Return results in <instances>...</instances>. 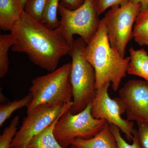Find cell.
Returning a JSON list of instances; mask_svg holds the SVG:
<instances>
[{
    "label": "cell",
    "instance_id": "obj_21",
    "mask_svg": "<svg viewBox=\"0 0 148 148\" xmlns=\"http://www.w3.org/2000/svg\"><path fill=\"white\" fill-rule=\"evenodd\" d=\"M110 128L115 138L118 148H141L139 144L138 136V131L134 130L133 137L132 139V143L129 144L122 138L121 134L120 129L114 125H110Z\"/></svg>",
    "mask_w": 148,
    "mask_h": 148
},
{
    "label": "cell",
    "instance_id": "obj_12",
    "mask_svg": "<svg viewBox=\"0 0 148 148\" xmlns=\"http://www.w3.org/2000/svg\"><path fill=\"white\" fill-rule=\"evenodd\" d=\"M24 11L19 0H0L1 29L10 32Z\"/></svg>",
    "mask_w": 148,
    "mask_h": 148
},
{
    "label": "cell",
    "instance_id": "obj_18",
    "mask_svg": "<svg viewBox=\"0 0 148 148\" xmlns=\"http://www.w3.org/2000/svg\"><path fill=\"white\" fill-rule=\"evenodd\" d=\"M62 0H47L41 23L51 29L60 27L61 21L57 17L58 7Z\"/></svg>",
    "mask_w": 148,
    "mask_h": 148
},
{
    "label": "cell",
    "instance_id": "obj_27",
    "mask_svg": "<svg viewBox=\"0 0 148 148\" xmlns=\"http://www.w3.org/2000/svg\"><path fill=\"white\" fill-rule=\"evenodd\" d=\"M70 148H78L77 147H75V146H74L73 145H71L70 147Z\"/></svg>",
    "mask_w": 148,
    "mask_h": 148
},
{
    "label": "cell",
    "instance_id": "obj_3",
    "mask_svg": "<svg viewBox=\"0 0 148 148\" xmlns=\"http://www.w3.org/2000/svg\"><path fill=\"white\" fill-rule=\"evenodd\" d=\"M86 42L82 38L74 40L69 55L72 58L71 81L73 101L70 112L79 113L91 104L96 95L95 74L84 55Z\"/></svg>",
    "mask_w": 148,
    "mask_h": 148
},
{
    "label": "cell",
    "instance_id": "obj_24",
    "mask_svg": "<svg viewBox=\"0 0 148 148\" xmlns=\"http://www.w3.org/2000/svg\"><path fill=\"white\" fill-rule=\"evenodd\" d=\"M85 0H62L60 5L68 9H76L82 5Z\"/></svg>",
    "mask_w": 148,
    "mask_h": 148
},
{
    "label": "cell",
    "instance_id": "obj_19",
    "mask_svg": "<svg viewBox=\"0 0 148 148\" xmlns=\"http://www.w3.org/2000/svg\"><path fill=\"white\" fill-rule=\"evenodd\" d=\"M47 0H28L24 8V12L35 20L41 22Z\"/></svg>",
    "mask_w": 148,
    "mask_h": 148
},
{
    "label": "cell",
    "instance_id": "obj_10",
    "mask_svg": "<svg viewBox=\"0 0 148 148\" xmlns=\"http://www.w3.org/2000/svg\"><path fill=\"white\" fill-rule=\"evenodd\" d=\"M126 108L127 119L148 123V82L142 80L127 82L119 91Z\"/></svg>",
    "mask_w": 148,
    "mask_h": 148
},
{
    "label": "cell",
    "instance_id": "obj_26",
    "mask_svg": "<svg viewBox=\"0 0 148 148\" xmlns=\"http://www.w3.org/2000/svg\"><path fill=\"white\" fill-rule=\"evenodd\" d=\"M20 1V3H21V5L23 6V8H24V6H25V4L27 2V1L28 0H19Z\"/></svg>",
    "mask_w": 148,
    "mask_h": 148
},
{
    "label": "cell",
    "instance_id": "obj_23",
    "mask_svg": "<svg viewBox=\"0 0 148 148\" xmlns=\"http://www.w3.org/2000/svg\"><path fill=\"white\" fill-rule=\"evenodd\" d=\"M138 136L141 148H148V123L138 122Z\"/></svg>",
    "mask_w": 148,
    "mask_h": 148
},
{
    "label": "cell",
    "instance_id": "obj_5",
    "mask_svg": "<svg viewBox=\"0 0 148 148\" xmlns=\"http://www.w3.org/2000/svg\"><path fill=\"white\" fill-rule=\"evenodd\" d=\"M58 12L61 17V24L56 29L70 48L75 40L74 35H78L88 43L95 36L101 23L92 0H85L80 7L73 10L60 4Z\"/></svg>",
    "mask_w": 148,
    "mask_h": 148
},
{
    "label": "cell",
    "instance_id": "obj_8",
    "mask_svg": "<svg viewBox=\"0 0 148 148\" xmlns=\"http://www.w3.org/2000/svg\"><path fill=\"white\" fill-rule=\"evenodd\" d=\"M73 101L64 105H41L27 112L22 125L12 141L10 148H26L30 140L71 109Z\"/></svg>",
    "mask_w": 148,
    "mask_h": 148
},
{
    "label": "cell",
    "instance_id": "obj_25",
    "mask_svg": "<svg viewBox=\"0 0 148 148\" xmlns=\"http://www.w3.org/2000/svg\"><path fill=\"white\" fill-rule=\"evenodd\" d=\"M135 3L140 4L141 5V10L148 8V0H131Z\"/></svg>",
    "mask_w": 148,
    "mask_h": 148
},
{
    "label": "cell",
    "instance_id": "obj_7",
    "mask_svg": "<svg viewBox=\"0 0 148 148\" xmlns=\"http://www.w3.org/2000/svg\"><path fill=\"white\" fill-rule=\"evenodd\" d=\"M141 10L140 4L130 1L111 8L103 17L111 46L122 57H125L127 44L133 38V27Z\"/></svg>",
    "mask_w": 148,
    "mask_h": 148
},
{
    "label": "cell",
    "instance_id": "obj_20",
    "mask_svg": "<svg viewBox=\"0 0 148 148\" xmlns=\"http://www.w3.org/2000/svg\"><path fill=\"white\" fill-rule=\"evenodd\" d=\"M19 120L16 118L13 119L8 126L5 127L0 136V148H10L12 141L17 131Z\"/></svg>",
    "mask_w": 148,
    "mask_h": 148
},
{
    "label": "cell",
    "instance_id": "obj_4",
    "mask_svg": "<svg viewBox=\"0 0 148 148\" xmlns=\"http://www.w3.org/2000/svg\"><path fill=\"white\" fill-rule=\"evenodd\" d=\"M71 68V63H67L47 75L32 80L29 91L32 100L27 113L40 105L56 106L73 101Z\"/></svg>",
    "mask_w": 148,
    "mask_h": 148
},
{
    "label": "cell",
    "instance_id": "obj_22",
    "mask_svg": "<svg viewBox=\"0 0 148 148\" xmlns=\"http://www.w3.org/2000/svg\"><path fill=\"white\" fill-rule=\"evenodd\" d=\"M131 0H92L94 8L98 15L108 9L116 5H121Z\"/></svg>",
    "mask_w": 148,
    "mask_h": 148
},
{
    "label": "cell",
    "instance_id": "obj_1",
    "mask_svg": "<svg viewBox=\"0 0 148 148\" xmlns=\"http://www.w3.org/2000/svg\"><path fill=\"white\" fill-rule=\"evenodd\" d=\"M14 52L26 53L34 64L49 72L57 69L70 48L57 29H51L24 11L10 31Z\"/></svg>",
    "mask_w": 148,
    "mask_h": 148
},
{
    "label": "cell",
    "instance_id": "obj_6",
    "mask_svg": "<svg viewBox=\"0 0 148 148\" xmlns=\"http://www.w3.org/2000/svg\"><path fill=\"white\" fill-rule=\"evenodd\" d=\"M91 109V103L79 113L73 114L70 109L59 118L54 125L53 132L61 147L68 148L71 146L75 139H90L101 131L106 121L93 117Z\"/></svg>",
    "mask_w": 148,
    "mask_h": 148
},
{
    "label": "cell",
    "instance_id": "obj_15",
    "mask_svg": "<svg viewBox=\"0 0 148 148\" xmlns=\"http://www.w3.org/2000/svg\"><path fill=\"white\" fill-rule=\"evenodd\" d=\"M133 38L140 46H148V8L141 10L135 20Z\"/></svg>",
    "mask_w": 148,
    "mask_h": 148
},
{
    "label": "cell",
    "instance_id": "obj_17",
    "mask_svg": "<svg viewBox=\"0 0 148 148\" xmlns=\"http://www.w3.org/2000/svg\"><path fill=\"white\" fill-rule=\"evenodd\" d=\"M15 43L11 34L0 36V77L2 78L7 73L9 65V50Z\"/></svg>",
    "mask_w": 148,
    "mask_h": 148
},
{
    "label": "cell",
    "instance_id": "obj_9",
    "mask_svg": "<svg viewBox=\"0 0 148 148\" xmlns=\"http://www.w3.org/2000/svg\"><path fill=\"white\" fill-rule=\"evenodd\" d=\"M110 84L107 83L96 90V95L91 103V114L96 119L105 120L109 125H116L125 134L128 140H132L135 130L134 123L122 117L126 112L125 106L119 97L112 99L110 97Z\"/></svg>",
    "mask_w": 148,
    "mask_h": 148
},
{
    "label": "cell",
    "instance_id": "obj_2",
    "mask_svg": "<svg viewBox=\"0 0 148 148\" xmlns=\"http://www.w3.org/2000/svg\"><path fill=\"white\" fill-rule=\"evenodd\" d=\"M84 55L95 71L96 90L107 83H112L114 91L118 90L127 74L130 57H122L111 46L104 18L95 36L86 44Z\"/></svg>",
    "mask_w": 148,
    "mask_h": 148
},
{
    "label": "cell",
    "instance_id": "obj_11",
    "mask_svg": "<svg viewBox=\"0 0 148 148\" xmlns=\"http://www.w3.org/2000/svg\"><path fill=\"white\" fill-rule=\"evenodd\" d=\"M71 145L78 148H118L115 138L107 122L93 138H77L72 142Z\"/></svg>",
    "mask_w": 148,
    "mask_h": 148
},
{
    "label": "cell",
    "instance_id": "obj_13",
    "mask_svg": "<svg viewBox=\"0 0 148 148\" xmlns=\"http://www.w3.org/2000/svg\"><path fill=\"white\" fill-rule=\"evenodd\" d=\"M130 61L127 74L143 78L148 82V53L144 49H129Z\"/></svg>",
    "mask_w": 148,
    "mask_h": 148
},
{
    "label": "cell",
    "instance_id": "obj_16",
    "mask_svg": "<svg viewBox=\"0 0 148 148\" xmlns=\"http://www.w3.org/2000/svg\"><path fill=\"white\" fill-rule=\"evenodd\" d=\"M32 100V94H29L18 100L1 105L0 106V126L1 127L15 111L30 106Z\"/></svg>",
    "mask_w": 148,
    "mask_h": 148
},
{
    "label": "cell",
    "instance_id": "obj_14",
    "mask_svg": "<svg viewBox=\"0 0 148 148\" xmlns=\"http://www.w3.org/2000/svg\"><path fill=\"white\" fill-rule=\"evenodd\" d=\"M62 115L50 126L32 138L26 148H64L56 139L53 132L54 125Z\"/></svg>",
    "mask_w": 148,
    "mask_h": 148
}]
</instances>
